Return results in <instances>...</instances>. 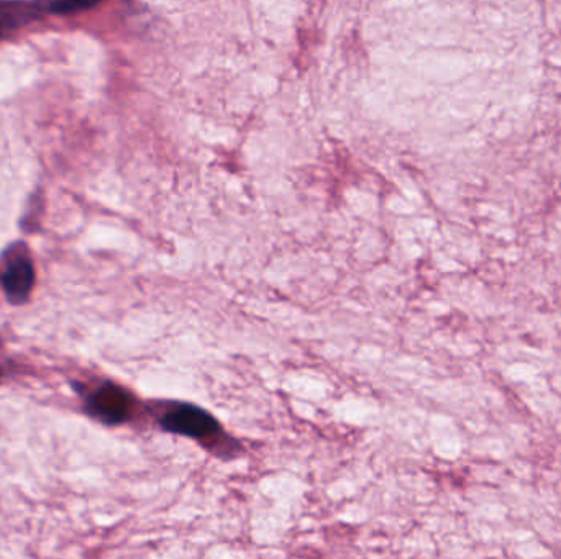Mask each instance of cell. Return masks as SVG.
Masks as SVG:
<instances>
[{"label":"cell","mask_w":561,"mask_h":559,"mask_svg":"<svg viewBox=\"0 0 561 559\" xmlns=\"http://www.w3.org/2000/svg\"><path fill=\"white\" fill-rule=\"evenodd\" d=\"M130 409V400L115 387H108L96 394L92 399V410L96 415L109 423L122 422Z\"/></svg>","instance_id":"3"},{"label":"cell","mask_w":561,"mask_h":559,"mask_svg":"<svg viewBox=\"0 0 561 559\" xmlns=\"http://www.w3.org/2000/svg\"><path fill=\"white\" fill-rule=\"evenodd\" d=\"M99 2L101 0H57L53 9L60 14H71V12L86 11V9L94 8Z\"/></svg>","instance_id":"4"},{"label":"cell","mask_w":561,"mask_h":559,"mask_svg":"<svg viewBox=\"0 0 561 559\" xmlns=\"http://www.w3.org/2000/svg\"><path fill=\"white\" fill-rule=\"evenodd\" d=\"M35 273L28 258L18 257L9 263L8 270L2 274V286L9 300L14 303L24 302L34 287Z\"/></svg>","instance_id":"2"},{"label":"cell","mask_w":561,"mask_h":559,"mask_svg":"<svg viewBox=\"0 0 561 559\" xmlns=\"http://www.w3.org/2000/svg\"><path fill=\"white\" fill-rule=\"evenodd\" d=\"M164 426L180 433V435L205 438V436L214 435L217 422L198 407L180 406L164 417Z\"/></svg>","instance_id":"1"}]
</instances>
